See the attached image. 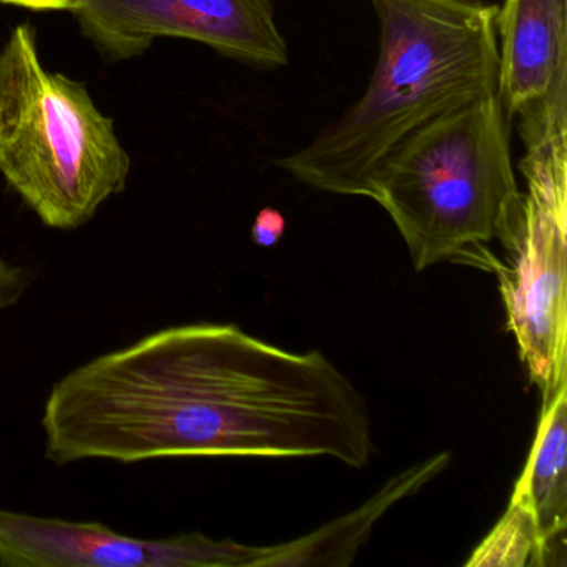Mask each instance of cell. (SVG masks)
<instances>
[{"label":"cell","mask_w":567,"mask_h":567,"mask_svg":"<svg viewBox=\"0 0 567 567\" xmlns=\"http://www.w3.org/2000/svg\"><path fill=\"white\" fill-rule=\"evenodd\" d=\"M31 285L28 268L0 257V311L18 303Z\"/></svg>","instance_id":"cell-12"},{"label":"cell","mask_w":567,"mask_h":567,"mask_svg":"<svg viewBox=\"0 0 567 567\" xmlns=\"http://www.w3.org/2000/svg\"><path fill=\"white\" fill-rule=\"evenodd\" d=\"M270 546L184 533L142 539L99 523L41 517L0 507L4 567H261Z\"/></svg>","instance_id":"cell-7"},{"label":"cell","mask_w":567,"mask_h":567,"mask_svg":"<svg viewBox=\"0 0 567 567\" xmlns=\"http://www.w3.org/2000/svg\"><path fill=\"white\" fill-rule=\"evenodd\" d=\"M287 230V220L277 208H261L251 227V240L258 247L271 248L278 245Z\"/></svg>","instance_id":"cell-13"},{"label":"cell","mask_w":567,"mask_h":567,"mask_svg":"<svg viewBox=\"0 0 567 567\" xmlns=\"http://www.w3.org/2000/svg\"><path fill=\"white\" fill-rule=\"evenodd\" d=\"M511 499L533 514L543 567L566 566L567 386L540 401L533 447Z\"/></svg>","instance_id":"cell-9"},{"label":"cell","mask_w":567,"mask_h":567,"mask_svg":"<svg viewBox=\"0 0 567 567\" xmlns=\"http://www.w3.org/2000/svg\"><path fill=\"white\" fill-rule=\"evenodd\" d=\"M82 0H0V4L18 6L32 11H71L81 6Z\"/></svg>","instance_id":"cell-14"},{"label":"cell","mask_w":567,"mask_h":567,"mask_svg":"<svg viewBox=\"0 0 567 567\" xmlns=\"http://www.w3.org/2000/svg\"><path fill=\"white\" fill-rule=\"evenodd\" d=\"M567 0H504L497 95L523 144L567 135Z\"/></svg>","instance_id":"cell-8"},{"label":"cell","mask_w":567,"mask_h":567,"mask_svg":"<svg viewBox=\"0 0 567 567\" xmlns=\"http://www.w3.org/2000/svg\"><path fill=\"white\" fill-rule=\"evenodd\" d=\"M371 4L380 22V49L367 91L307 147L275 161L318 192L368 197L374 174L401 142L497 89V6L486 0Z\"/></svg>","instance_id":"cell-2"},{"label":"cell","mask_w":567,"mask_h":567,"mask_svg":"<svg viewBox=\"0 0 567 567\" xmlns=\"http://www.w3.org/2000/svg\"><path fill=\"white\" fill-rule=\"evenodd\" d=\"M451 453L434 454L391 477L374 496L353 513L324 524L320 529L280 546H270L261 567H347L357 559L358 550L368 543L378 520L394 504L413 496L424 484L443 473Z\"/></svg>","instance_id":"cell-10"},{"label":"cell","mask_w":567,"mask_h":567,"mask_svg":"<svg viewBox=\"0 0 567 567\" xmlns=\"http://www.w3.org/2000/svg\"><path fill=\"white\" fill-rule=\"evenodd\" d=\"M74 14L109 59L137 58L155 39L202 42L261 69L288 64L270 0H82Z\"/></svg>","instance_id":"cell-6"},{"label":"cell","mask_w":567,"mask_h":567,"mask_svg":"<svg viewBox=\"0 0 567 567\" xmlns=\"http://www.w3.org/2000/svg\"><path fill=\"white\" fill-rule=\"evenodd\" d=\"M511 117L497 92L417 128L378 168L368 198L396 225L414 270L460 264L493 274L494 240L523 212L511 161Z\"/></svg>","instance_id":"cell-3"},{"label":"cell","mask_w":567,"mask_h":567,"mask_svg":"<svg viewBox=\"0 0 567 567\" xmlns=\"http://www.w3.org/2000/svg\"><path fill=\"white\" fill-rule=\"evenodd\" d=\"M524 148L523 212L493 275L520 363L544 401L567 386V135Z\"/></svg>","instance_id":"cell-5"},{"label":"cell","mask_w":567,"mask_h":567,"mask_svg":"<svg viewBox=\"0 0 567 567\" xmlns=\"http://www.w3.org/2000/svg\"><path fill=\"white\" fill-rule=\"evenodd\" d=\"M0 174L58 230L87 224L131 174L111 118L84 85L42 65L31 24L0 52Z\"/></svg>","instance_id":"cell-4"},{"label":"cell","mask_w":567,"mask_h":567,"mask_svg":"<svg viewBox=\"0 0 567 567\" xmlns=\"http://www.w3.org/2000/svg\"><path fill=\"white\" fill-rule=\"evenodd\" d=\"M466 566L543 567L539 534L527 507L511 499L506 513L473 550Z\"/></svg>","instance_id":"cell-11"},{"label":"cell","mask_w":567,"mask_h":567,"mask_svg":"<svg viewBox=\"0 0 567 567\" xmlns=\"http://www.w3.org/2000/svg\"><path fill=\"white\" fill-rule=\"evenodd\" d=\"M42 431L55 464L328 456L360 470L374 453L367 400L333 361L221 323L165 328L75 368Z\"/></svg>","instance_id":"cell-1"}]
</instances>
